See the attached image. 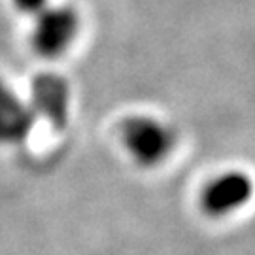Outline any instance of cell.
I'll return each mask as SVG.
<instances>
[{"label":"cell","mask_w":255,"mask_h":255,"mask_svg":"<svg viewBox=\"0 0 255 255\" xmlns=\"http://www.w3.org/2000/svg\"><path fill=\"white\" fill-rule=\"evenodd\" d=\"M119 140L128 159L140 168H157L174 153V128L151 114H130L119 125Z\"/></svg>","instance_id":"cell-1"},{"label":"cell","mask_w":255,"mask_h":255,"mask_svg":"<svg viewBox=\"0 0 255 255\" xmlns=\"http://www.w3.org/2000/svg\"><path fill=\"white\" fill-rule=\"evenodd\" d=\"M28 44L40 59H61L74 47L82 32V17L68 4H49L30 19Z\"/></svg>","instance_id":"cell-2"},{"label":"cell","mask_w":255,"mask_h":255,"mask_svg":"<svg viewBox=\"0 0 255 255\" xmlns=\"http://www.w3.org/2000/svg\"><path fill=\"white\" fill-rule=\"evenodd\" d=\"M254 178L240 168H227L201 187L199 208L210 219H225L237 216L254 201Z\"/></svg>","instance_id":"cell-3"},{"label":"cell","mask_w":255,"mask_h":255,"mask_svg":"<svg viewBox=\"0 0 255 255\" xmlns=\"http://www.w3.org/2000/svg\"><path fill=\"white\" fill-rule=\"evenodd\" d=\"M36 125V116L23 99L0 76V146L23 144Z\"/></svg>","instance_id":"cell-4"},{"label":"cell","mask_w":255,"mask_h":255,"mask_svg":"<svg viewBox=\"0 0 255 255\" xmlns=\"http://www.w3.org/2000/svg\"><path fill=\"white\" fill-rule=\"evenodd\" d=\"M70 97V87L64 78L59 74H40L32 82L27 102L36 118L40 116L57 127L68 119Z\"/></svg>","instance_id":"cell-5"},{"label":"cell","mask_w":255,"mask_h":255,"mask_svg":"<svg viewBox=\"0 0 255 255\" xmlns=\"http://www.w3.org/2000/svg\"><path fill=\"white\" fill-rule=\"evenodd\" d=\"M11 4H13V8L17 9L19 13H23L25 17L32 19L40 11H44L49 4H53V2L51 0H11Z\"/></svg>","instance_id":"cell-6"}]
</instances>
